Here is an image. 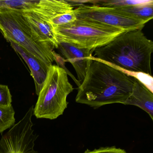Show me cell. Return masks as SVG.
<instances>
[{
  "instance_id": "cell-13",
  "label": "cell",
  "mask_w": 153,
  "mask_h": 153,
  "mask_svg": "<svg viewBox=\"0 0 153 153\" xmlns=\"http://www.w3.org/2000/svg\"><path fill=\"white\" fill-rule=\"evenodd\" d=\"M15 111L12 105L0 106V133L15 125Z\"/></svg>"
},
{
  "instance_id": "cell-10",
  "label": "cell",
  "mask_w": 153,
  "mask_h": 153,
  "mask_svg": "<svg viewBox=\"0 0 153 153\" xmlns=\"http://www.w3.org/2000/svg\"><path fill=\"white\" fill-rule=\"evenodd\" d=\"M133 90L129 97L123 103L125 105L137 106L146 111L153 120V94L141 82L133 78Z\"/></svg>"
},
{
  "instance_id": "cell-9",
  "label": "cell",
  "mask_w": 153,
  "mask_h": 153,
  "mask_svg": "<svg viewBox=\"0 0 153 153\" xmlns=\"http://www.w3.org/2000/svg\"><path fill=\"white\" fill-rule=\"evenodd\" d=\"M11 47L21 56L29 68L35 85L36 92L38 96L42 90L50 66L34 57L17 45L9 42Z\"/></svg>"
},
{
  "instance_id": "cell-17",
  "label": "cell",
  "mask_w": 153,
  "mask_h": 153,
  "mask_svg": "<svg viewBox=\"0 0 153 153\" xmlns=\"http://www.w3.org/2000/svg\"><path fill=\"white\" fill-rule=\"evenodd\" d=\"M12 95L8 86L0 84V106L12 105Z\"/></svg>"
},
{
  "instance_id": "cell-3",
  "label": "cell",
  "mask_w": 153,
  "mask_h": 153,
  "mask_svg": "<svg viewBox=\"0 0 153 153\" xmlns=\"http://www.w3.org/2000/svg\"><path fill=\"white\" fill-rule=\"evenodd\" d=\"M23 10L0 8V32L12 42L49 66L54 61L53 46L31 25Z\"/></svg>"
},
{
  "instance_id": "cell-2",
  "label": "cell",
  "mask_w": 153,
  "mask_h": 153,
  "mask_svg": "<svg viewBox=\"0 0 153 153\" xmlns=\"http://www.w3.org/2000/svg\"><path fill=\"white\" fill-rule=\"evenodd\" d=\"M142 30L121 34L106 45L95 49L93 57L119 69L151 75L153 42Z\"/></svg>"
},
{
  "instance_id": "cell-18",
  "label": "cell",
  "mask_w": 153,
  "mask_h": 153,
  "mask_svg": "<svg viewBox=\"0 0 153 153\" xmlns=\"http://www.w3.org/2000/svg\"><path fill=\"white\" fill-rule=\"evenodd\" d=\"M84 153H128L124 149L115 147H102L93 150H87Z\"/></svg>"
},
{
  "instance_id": "cell-1",
  "label": "cell",
  "mask_w": 153,
  "mask_h": 153,
  "mask_svg": "<svg viewBox=\"0 0 153 153\" xmlns=\"http://www.w3.org/2000/svg\"><path fill=\"white\" fill-rule=\"evenodd\" d=\"M133 77L92 56L78 88L76 102L94 109L106 105L123 104L132 93Z\"/></svg>"
},
{
  "instance_id": "cell-16",
  "label": "cell",
  "mask_w": 153,
  "mask_h": 153,
  "mask_svg": "<svg viewBox=\"0 0 153 153\" xmlns=\"http://www.w3.org/2000/svg\"><path fill=\"white\" fill-rule=\"evenodd\" d=\"M77 19L74 10L70 12L61 14L48 21L53 28L72 23Z\"/></svg>"
},
{
  "instance_id": "cell-4",
  "label": "cell",
  "mask_w": 153,
  "mask_h": 153,
  "mask_svg": "<svg viewBox=\"0 0 153 153\" xmlns=\"http://www.w3.org/2000/svg\"><path fill=\"white\" fill-rule=\"evenodd\" d=\"M73 90L65 69L51 65L34 107L33 115L37 119H57L68 107L67 97Z\"/></svg>"
},
{
  "instance_id": "cell-11",
  "label": "cell",
  "mask_w": 153,
  "mask_h": 153,
  "mask_svg": "<svg viewBox=\"0 0 153 153\" xmlns=\"http://www.w3.org/2000/svg\"><path fill=\"white\" fill-rule=\"evenodd\" d=\"M23 14L36 31L46 42L58 49L57 42L53 31V27L48 21L33 9L24 10Z\"/></svg>"
},
{
  "instance_id": "cell-8",
  "label": "cell",
  "mask_w": 153,
  "mask_h": 153,
  "mask_svg": "<svg viewBox=\"0 0 153 153\" xmlns=\"http://www.w3.org/2000/svg\"><path fill=\"white\" fill-rule=\"evenodd\" d=\"M58 49L65 59V61L72 64L76 71L78 78L83 81L85 76L89 59L94 51L77 48L68 43L59 44Z\"/></svg>"
},
{
  "instance_id": "cell-14",
  "label": "cell",
  "mask_w": 153,
  "mask_h": 153,
  "mask_svg": "<svg viewBox=\"0 0 153 153\" xmlns=\"http://www.w3.org/2000/svg\"><path fill=\"white\" fill-rule=\"evenodd\" d=\"M149 0H104L91 1V4H97L103 7L113 8H123L144 4Z\"/></svg>"
},
{
  "instance_id": "cell-7",
  "label": "cell",
  "mask_w": 153,
  "mask_h": 153,
  "mask_svg": "<svg viewBox=\"0 0 153 153\" xmlns=\"http://www.w3.org/2000/svg\"><path fill=\"white\" fill-rule=\"evenodd\" d=\"M33 105L23 118L1 137L0 153H39L35 150L38 135L33 129Z\"/></svg>"
},
{
  "instance_id": "cell-6",
  "label": "cell",
  "mask_w": 153,
  "mask_h": 153,
  "mask_svg": "<svg viewBox=\"0 0 153 153\" xmlns=\"http://www.w3.org/2000/svg\"><path fill=\"white\" fill-rule=\"evenodd\" d=\"M77 19L103 24L125 31L142 29L149 21L138 18L116 8L97 4L83 5L74 9Z\"/></svg>"
},
{
  "instance_id": "cell-15",
  "label": "cell",
  "mask_w": 153,
  "mask_h": 153,
  "mask_svg": "<svg viewBox=\"0 0 153 153\" xmlns=\"http://www.w3.org/2000/svg\"><path fill=\"white\" fill-rule=\"evenodd\" d=\"M39 0L36 1H0V8L29 10L36 8Z\"/></svg>"
},
{
  "instance_id": "cell-5",
  "label": "cell",
  "mask_w": 153,
  "mask_h": 153,
  "mask_svg": "<svg viewBox=\"0 0 153 153\" xmlns=\"http://www.w3.org/2000/svg\"><path fill=\"white\" fill-rule=\"evenodd\" d=\"M59 44L68 43L77 48L90 51L106 45L125 30L103 24L77 19L53 28Z\"/></svg>"
},
{
  "instance_id": "cell-12",
  "label": "cell",
  "mask_w": 153,
  "mask_h": 153,
  "mask_svg": "<svg viewBox=\"0 0 153 153\" xmlns=\"http://www.w3.org/2000/svg\"><path fill=\"white\" fill-rule=\"evenodd\" d=\"M116 8L131 16L148 21L153 18V1L152 0H149V2L144 4Z\"/></svg>"
}]
</instances>
